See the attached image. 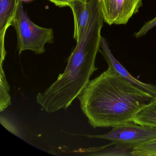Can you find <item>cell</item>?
Here are the masks:
<instances>
[{"mask_svg":"<svg viewBox=\"0 0 156 156\" xmlns=\"http://www.w3.org/2000/svg\"><path fill=\"white\" fill-rule=\"evenodd\" d=\"M11 26L16 31L20 55L25 51L42 54L45 51V44L53 43L54 36L52 29L40 27L33 22L24 10L22 0H20Z\"/></svg>","mask_w":156,"mask_h":156,"instance_id":"obj_3","label":"cell"},{"mask_svg":"<svg viewBox=\"0 0 156 156\" xmlns=\"http://www.w3.org/2000/svg\"><path fill=\"white\" fill-rule=\"evenodd\" d=\"M49 1L52 2L55 6L60 8L69 7L71 2L73 0H49Z\"/></svg>","mask_w":156,"mask_h":156,"instance_id":"obj_15","label":"cell"},{"mask_svg":"<svg viewBox=\"0 0 156 156\" xmlns=\"http://www.w3.org/2000/svg\"><path fill=\"white\" fill-rule=\"evenodd\" d=\"M104 21L109 25H125L142 6V0H101Z\"/></svg>","mask_w":156,"mask_h":156,"instance_id":"obj_5","label":"cell"},{"mask_svg":"<svg viewBox=\"0 0 156 156\" xmlns=\"http://www.w3.org/2000/svg\"><path fill=\"white\" fill-rule=\"evenodd\" d=\"M94 0H73L69 7L73 15L74 20V39L81 38L88 23L93 9Z\"/></svg>","mask_w":156,"mask_h":156,"instance_id":"obj_7","label":"cell"},{"mask_svg":"<svg viewBox=\"0 0 156 156\" xmlns=\"http://www.w3.org/2000/svg\"><path fill=\"white\" fill-rule=\"evenodd\" d=\"M132 156H156V138L133 147Z\"/></svg>","mask_w":156,"mask_h":156,"instance_id":"obj_12","label":"cell"},{"mask_svg":"<svg viewBox=\"0 0 156 156\" xmlns=\"http://www.w3.org/2000/svg\"><path fill=\"white\" fill-rule=\"evenodd\" d=\"M132 121L142 126L156 127V97L137 114Z\"/></svg>","mask_w":156,"mask_h":156,"instance_id":"obj_10","label":"cell"},{"mask_svg":"<svg viewBox=\"0 0 156 156\" xmlns=\"http://www.w3.org/2000/svg\"><path fill=\"white\" fill-rule=\"evenodd\" d=\"M155 98L108 66L90 80L77 98L88 123L96 128L132 121Z\"/></svg>","mask_w":156,"mask_h":156,"instance_id":"obj_1","label":"cell"},{"mask_svg":"<svg viewBox=\"0 0 156 156\" xmlns=\"http://www.w3.org/2000/svg\"><path fill=\"white\" fill-rule=\"evenodd\" d=\"M1 124L9 131H10L11 129V132L18 136L21 137L20 136V134L19 132V130H18V129H17V128L16 127L15 125L13 123H12L11 121L10 120L9 121L7 119L3 117V119H2V118L1 117Z\"/></svg>","mask_w":156,"mask_h":156,"instance_id":"obj_14","label":"cell"},{"mask_svg":"<svg viewBox=\"0 0 156 156\" xmlns=\"http://www.w3.org/2000/svg\"><path fill=\"white\" fill-rule=\"evenodd\" d=\"M134 147L126 144L112 142L108 145L93 148V156H132L131 151Z\"/></svg>","mask_w":156,"mask_h":156,"instance_id":"obj_9","label":"cell"},{"mask_svg":"<svg viewBox=\"0 0 156 156\" xmlns=\"http://www.w3.org/2000/svg\"><path fill=\"white\" fill-rule=\"evenodd\" d=\"M91 138L107 140L135 147L156 138V127L139 125L133 121L113 127L110 132L100 135H86Z\"/></svg>","mask_w":156,"mask_h":156,"instance_id":"obj_4","label":"cell"},{"mask_svg":"<svg viewBox=\"0 0 156 156\" xmlns=\"http://www.w3.org/2000/svg\"><path fill=\"white\" fill-rule=\"evenodd\" d=\"M20 0H0V50L1 60L4 61L7 52L4 41L6 31L18 9Z\"/></svg>","mask_w":156,"mask_h":156,"instance_id":"obj_8","label":"cell"},{"mask_svg":"<svg viewBox=\"0 0 156 156\" xmlns=\"http://www.w3.org/2000/svg\"><path fill=\"white\" fill-rule=\"evenodd\" d=\"M100 48L99 51L102 54L109 67L115 70L116 73L124 77L126 80L136 85L141 89L150 93L153 96L156 97V86L151 84L146 83L135 78L132 76L127 70L115 58L111 52L108 43L106 39L101 37Z\"/></svg>","mask_w":156,"mask_h":156,"instance_id":"obj_6","label":"cell"},{"mask_svg":"<svg viewBox=\"0 0 156 156\" xmlns=\"http://www.w3.org/2000/svg\"><path fill=\"white\" fill-rule=\"evenodd\" d=\"M156 26V16L152 20L145 23L139 30L134 34L136 38L142 37L147 34V33Z\"/></svg>","mask_w":156,"mask_h":156,"instance_id":"obj_13","label":"cell"},{"mask_svg":"<svg viewBox=\"0 0 156 156\" xmlns=\"http://www.w3.org/2000/svg\"><path fill=\"white\" fill-rule=\"evenodd\" d=\"M1 85H0V110H5L11 105V99L9 94L10 87L5 76L2 66H1Z\"/></svg>","mask_w":156,"mask_h":156,"instance_id":"obj_11","label":"cell"},{"mask_svg":"<svg viewBox=\"0 0 156 156\" xmlns=\"http://www.w3.org/2000/svg\"><path fill=\"white\" fill-rule=\"evenodd\" d=\"M103 26L95 20L87 23L82 37L76 41L63 73L45 91L37 94L36 102L42 110L53 113L66 110L88 84L98 69L95 61L100 50Z\"/></svg>","mask_w":156,"mask_h":156,"instance_id":"obj_2","label":"cell"}]
</instances>
